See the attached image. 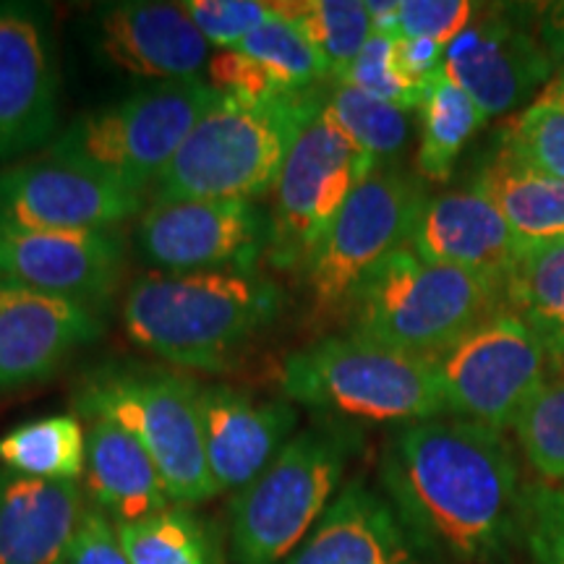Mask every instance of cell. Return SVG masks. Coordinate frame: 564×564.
I'll use <instances>...</instances> for the list:
<instances>
[{
  "instance_id": "cell-1",
  "label": "cell",
  "mask_w": 564,
  "mask_h": 564,
  "mask_svg": "<svg viewBox=\"0 0 564 564\" xmlns=\"http://www.w3.org/2000/svg\"><path fill=\"white\" fill-rule=\"evenodd\" d=\"M379 481L421 556L510 564L523 486L502 432L465 419L403 423L387 436Z\"/></svg>"
},
{
  "instance_id": "cell-2",
  "label": "cell",
  "mask_w": 564,
  "mask_h": 564,
  "mask_svg": "<svg viewBox=\"0 0 564 564\" xmlns=\"http://www.w3.org/2000/svg\"><path fill=\"white\" fill-rule=\"evenodd\" d=\"M282 306V288L259 270L150 274L126 293L123 327L160 361L225 371L278 322Z\"/></svg>"
},
{
  "instance_id": "cell-3",
  "label": "cell",
  "mask_w": 564,
  "mask_h": 564,
  "mask_svg": "<svg viewBox=\"0 0 564 564\" xmlns=\"http://www.w3.org/2000/svg\"><path fill=\"white\" fill-rule=\"evenodd\" d=\"M324 102L314 89L288 91L270 100L217 95L154 181V202H257L272 194L295 139Z\"/></svg>"
},
{
  "instance_id": "cell-4",
  "label": "cell",
  "mask_w": 564,
  "mask_h": 564,
  "mask_svg": "<svg viewBox=\"0 0 564 564\" xmlns=\"http://www.w3.org/2000/svg\"><path fill=\"white\" fill-rule=\"evenodd\" d=\"M199 382L186 373L144 364H105L74 392L87 421H108L144 444L173 505L194 507L217 497L204 449Z\"/></svg>"
},
{
  "instance_id": "cell-5",
  "label": "cell",
  "mask_w": 564,
  "mask_h": 564,
  "mask_svg": "<svg viewBox=\"0 0 564 564\" xmlns=\"http://www.w3.org/2000/svg\"><path fill=\"white\" fill-rule=\"evenodd\" d=\"M280 390L312 411L373 423H415L447 413L429 358L358 335L322 337L280 366Z\"/></svg>"
},
{
  "instance_id": "cell-6",
  "label": "cell",
  "mask_w": 564,
  "mask_h": 564,
  "mask_svg": "<svg viewBox=\"0 0 564 564\" xmlns=\"http://www.w3.org/2000/svg\"><path fill=\"white\" fill-rule=\"evenodd\" d=\"M502 291L455 267L398 249L345 303L348 333L432 361L497 312Z\"/></svg>"
},
{
  "instance_id": "cell-7",
  "label": "cell",
  "mask_w": 564,
  "mask_h": 564,
  "mask_svg": "<svg viewBox=\"0 0 564 564\" xmlns=\"http://www.w3.org/2000/svg\"><path fill=\"white\" fill-rule=\"evenodd\" d=\"M356 434L316 423L293 436L230 507L232 564H282L312 533L340 489Z\"/></svg>"
},
{
  "instance_id": "cell-8",
  "label": "cell",
  "mask_w": 564,
  "mask_h": 564,
  "mask_svg": "<svg viewBox=\"0 0 564 564\" xmlns=\"http://www.w3.org/2000/svg\"><path fill=\"white\" fill-rule=\"evenodd\" d=\"M217 100L207 79L162 82L70 121L45 154L144 194Z\"/></svg>"
},
{
  "instance_id": "cell-9",
  "label": "cell",
  "mask_w": 564,
  "mask_h": 564,
  "mask_svg": "<svg viewBox=\"0 0 564 564\" xmlns=\"http://www.w3.org/2000/svg\"><path fill=\"white\" fill-rule=\"evenodd\" d=\"M377 167L327 108L316 112L295 139L272 192L267 264L278 272H303L345 202Z\"/></svg>"
},
{
  "instance_id": "cell-10",
  "label": "cell",
  "mask_w": 564,
  "mask_h": 564,
  "mask_svg": "<svg viewBox=\"0 0 564 564\" xmlns=\"http://www.w3.org/2000/svg\"><path fill=\"white\" fill-rule=\"evenodd\" d=\"M426 199L421 178L390 165L352 192L301 272L316 314H343L356 288L390 253L411 246Z\"/></svg>"
},
{
  "instance_id": "cell-11",
  "label": "cell",
  "mask_w": 564,
  "mask_h": 564,
  "mask_svg": "<svg viewBox=\"0 0 564 564\" xmlns=\"http://www.w3.org/2000/svg\"><path fill=\"white\" fill-rule=\"evenodd\" d=\"M546 358L528 324L502 306L434 356L432 366L447 413L505 432L546 384Z\"/></svg>"
},
{
  "instance_id": "cell-12",
  "label": "cell",
  "mask_w": 564,
  "mask_h": 564,
  "mask_svg": "<svg viewBox=\"0 0 564 564\" xmlns=\"http://www.w3.org/2000/svg\"><path fill=\"white\" fill-rule=\"evenodd\" d=\"M270 220L257 202L162 199L139 215L133 249L158 274L257 272Z\"/></svg>"
},
{
  "instance_id": "cell-13",
  "label": "cell",
  "mask_w": 564,
  "mask_h": 564,
  "mask_svg": "<svg viewBox=\"0 0 564 564\" xmlns=\"http://www.w3.org/2000/svg\"><path fill=\"white\" fill-rule=\"evenodd\" d=\"M141 196L89 167L42 152L0 167V228L100 230L139 215Z\"/></svg>"
},
{
  "instance_id": "cell-14",
  "label": "cell",
  "mask_w": 564,
  "mask_h": 564,
  "mask_svg": "<svg viewBox=\"0 0 564 564\" xmlns=\"http://www.w3.org/2000/svg\"><path fill=\"white\" fill-rule=\"evenodd\" d=\"M554 58L525 24V13L505 6L476 11L444 51V74L478 105L486 118L507 116L531 100L554 74Z\"/></svg>"
},
{
  "instance_id": "cell-15",
  "label": "cell",
  "mask_w": 564,
  "mask_h": 564,
  "mask_svg": "<svg viewBox=\"0 0 564 564\" xmlns=\"http://www.w3.org/2000/svg\"><path fill=\"white\" fill-rule=\"evenodd\" d=\"M61 79L51 34L26 6H0V167L58 137Z\"/></svg>"
},
{
  "instance_id": "cell-16",
  "label": "cell",
  "mask_w": 564,
  "mask_h": 564,
  "mask_svg": "<svg viewBox=\"0 0 564 564\" xmlns=\"http://www.w3.org/2000/svg\"><path fill=\"white\" fill-rule=\"evenodd\" d=\"M126 241L118 228H0V285L102 306L121 285Z\"/></svg>"
},
{
  "instance_id": "cell-17",
  "label": "cell",
  "mask_w": 564,
  "mask_h": 564,
  "mask_svg": "<svg viewBox=\"0 0 564 564\" xmlns=\"http://www.w3.org/2000/svg\"><path fill=\"white\" fill-rule=\"evenodd\" d=\"M102 335L100 306L0 285V392L53 377Z\"/></svg>"
},
{
  "instance_id": "cell-18",
  "label": "cell",
  "mask_w": 564,
  "mask_h": 564,
  "mask_svg": "<svg viewBox=\"0 0 564 564\" xmlns=\"http://www.w3.org/2000/svg\"><path fill=\"white\" fill-rule=\"evenodd\" d=\"M202 429L217 491H243L293 440L299 411L291 400H257L228 384H202Z\"/></svg>"
},
{
  "instance_id": "cell-19",
  "label": "cell",
  "mask_w": 564,
  "mask_h": 564,
  "mask_svg": "<svg viewBox=\"0 0 564 564\" xmlns=\"http://www.w3.org/2000/svg\"><path fill=\"white\" fill-rule=\"evenodd\" d=\"M95 47L110 66L139 79H196L209 66V42L175 3H110L95 13Z\"/></svg>"
},
{
  "instance_id": "cell-20",
  "label": "cell",
  "mask_w": 564,
  "mask_h": 564,
  "mask_svg": "<svg viewBox=\"0 0 564 564\" xmlns=\"http://www.w3.org/2000/svg\"><path fill=\"white\" fill-rule=\"evenodd\" d=\"M411 249L423 262L465 270L502 293L520 262V246L510 225L474 183L429 196L415 223Z\"/></svg>"
},
{
  "instance_id": "cell-21",
  "label": "cell",
  "mask_w": 564,
  "mask_h": 564,
  "mask_svg": "<svg viewBox=\"0 0 564 564\" xmlns=\"http://www.w3.org/2000/svg\"><path fill=\"white\" fill-rule=\"evenodd\" d=\"M87 510L79 481L0 468V564H66Z\"/></svg>"
},
{
  "instance_id": "cell-22",
  "label": "cell",
  "mask_w": 564,
  "mask_h": 564,
  "mask_svg": "<svg viewBox=\"0 0 564 564\" xmlns=\"http://www.w3.org/2000/svg\"><path fill=\"white\" fill-rule=\"evenodd\" d=\"M282 564H426L384 494L345 484Z\"/></svg>"
},
{
  "instance_id": "cell-23",
  "label": "cell",
  "mask_w": 564,
  "mask_h": 564,
  "mask_svg": "<svg viewBox=\"0 0 564 564\" xmlns=\"http://www.w3.org/2000/svg\"><path fill=\"white\" fill-rule=\"evenodd\" d=\"M84 491L89 505L102 510L116 525L139 520L173 507L158 465L137 436L108 421H89Z\"/></svg>"
},
{
  "instance_id": "cell-24",
  "label": "cell",
  "mask_w": 564,
  "mask_h": 564,
  "mask_svg": "<svg viewBox=\"0 0 564 564\" xmlns=\"http://www.w3.org/2000/svg\"><path fill=\"white\" fill-rule=\"evenodd\" d=\"M474 186L502 212L520 253L564 241V181L533 171L499 147Z\"/></svg>"
},
{
  "instance_id": "cell-25",
  "label": "cell",
  "mask_w": 564,
  "mask_h": 564,
  "mask_svg": "<svg viewBox=\"0 0 564 564\" xmlns=\"http://www.w3.org/2000/svg\"><path fill=\"white\" fill-rule=\"evenodd\" d=\"M505 299L544 345L546 356L564 364V241L520 253Z\"/></svg>"
},
{
  "instance_id": "cell-26",
  "label": "cell",
  "mask_w": 564,
  "mask_h": 564,
  "mask_svg": "<svg viewBox=\"0 0 564 564\" xmlns=\"http://www.w3.org/2000/svg\"><path fill=\"white\" fill-rule=\"evenodd\" d=\"M486 116L457 84L444 74H434L421 100V144L415 167L426 181H447L457 154L481 129Z\"/></svg>"
},
{
  "instance_id": "cell-27",
  "label": "cell",
  "mask_w": 564,
  "mask_h": 564,
  "mask_svg": "<svg viewBox=\"0 0 564 564\" xmlns=\"http://www.w3.org/2000/svg\"><path fill=\"white\" fill-rule=\"evenodd\" d=\"M0 463L21 476L79 481L87 468V432L76 415L21 423L0 440Z\"/></svg>"
},
{
  "instance_id": "cell-28",
  "label": "cell",
  "mask_w": 564,
  "mask_h": 564,
  "mask_svg": "<svg viewBox=\"0 0 564 564\" xmlns=\"http://www.w3.org/2000/svg\"><path fill=\"white\" fill-rule=\"evenodd\" d=\"M118 535L131 564H220L215 528L181 505L118 525Z\"/></svg>"
},
{
  "instance_id": "cell-29",
  "label": "cell",
  "mask_w": 564,
  "mask_h": 564,
  "mask_svg": "<svg viewBox=\"0 0 564 564\" xmlns=\"http://www.w3.org/2000/svg\"><path fill=\"white\" fill-rule=\"evenodd\" d=\"M306 32L327 63V74L343 82L358 53L373 34L369 6L358 0H308V3H274Z\"/></svg>"
},
{
  "instance_id": "cell-30",
  "label": "cell",
  "mask_w": 564,
  "mask_h": 564,
  "mask_svg": "<svg viewBox=\"0 0 564 564\" xmlns=\"http://www.w3.org/2000/svg\"><path fill=\"white\" fill-rule=\"evenodd\" d=\"M278 11V6H274ZM232 51L257 61L285 91L314 89L316 82L327 79V63L306 32L285 13H274L267 24L249 34Z\"/></svg>"
},
{
  "instance_id": "cell-31",
  "label": "cell",
  "mask_w": 564,
  "mask_h": 564,
  "mask_svg": "<svg viewBox=\"0 0 564 564\" xmlns=\"http://www.w3.org/2000/svg\"><path fill=\"white\" fill-rule=\"evenodd\" d=\"M327 108L333 121L348 133V137L369 152L382 165L384 160L403 152L411 137V116L408 110L394 108L390 102L373 100L356 87L337 84V89L327 97Z\"/></svg>"
},
{
  "instance_id": "cell-32",
  "label": "cell",
  "mask_w": 564,
  "mask_h": 564,
  "mask_svg": "<svg viewBox=\"0 0 564 564\" xmlns=\"http://www.w3.org/2000/svg\"><path fill=\"white\" fill-rule=\"evenodd\" d=\"M512 429L541 481H564V379L541 387Z\"/></svg>"
},
{
  "instance_id": "cell-33",
  "label": "cell",
  "mask_w": 564,
  "mask_h": 564,
  "mask_svg": "<svg viewBox=\"0 0 564 564\" xmlns=\"http://www.w3.org/2000/svg\"><path fill=\"white\" fill-rule=\"evenodd\" d=\"M499 147L533 171L564 181V102L541 97L505 126Z\"/></svg>"
},
{
  "instance_id": "cell-34",
  "label": "cell",
  "mask_w": 564,
  "mask_h": 564,
  "mask_svg": "<svg viewBox=\"0 0 564 564\" xmlns=\"http://www.w3.org/2000/svg\"><path fill=\"white\" fill-rule=\"evenodd\" d=\"M394 51H398V40L390 34L373 32L340 84H348L373 100L390 102L394 108L411 112L421 108L423 89L400 70Z\"/></svg>"
},
{
  "instance_id": "cell-35",
  "label": "cell",
  "mask_w": 564,
  "mask_h": 564,
  "mask_svg": "<svg viewBox=\"0 0 564 564\" xmlns=\"http://www.w3.org/2000/svg\"><path fill=\"white\" fill-rule=\"evenodd\" d=\"M520 541L535 564H564V481L523 486Z\"/></svg>"
},
{
  "instance_id": "cell-36",
  "label": "cell",
  "mask_w": 564,
  "mask_h": 564,
  "mask_svg": "<svg viewBox=\"0 0 564 564\" xmlns=\"http://www.w3.org/2000/svg\"><path fill=\"white\" fill-rule=\"evenodd\" d=\"M181 6L202 37L223 51L241 45L249 34L278 13L274 3H262V0H186Z\"/></svg>"
},
{
  "instance_id": "cell-37",
  "label": "cell",
  "mask_w": 564,
  "mask_h": 564,
  "mask_svg": "<svg viewBox=\"0 0 564 564\" xmlns=\"http://www.w3.org/2000/svg\"><path fill=\"white\" fill-rule=\"evenodd\" d=\"M476 17L468 0H403L398 6V40H434L449 45Z\"/></svg>"
},
{
  "instance_id": "cell-38",
  "label": "cell",
  "mask_w": 564,
  "mask_h": 564,
  "mask_svg": "<svg viewBox=\"0 0 564 564\" xmlns=\"http://www.w3.org/2000/svg\"><path fill=\"white\" fill-rule=\"evenodd\" d=\"M209 87L217 95L238 97V100H270L288 95L267 70L238 51H220L209 58Z\"/></svg>"
},
{
  "instance_id": "cell-39",
  "label": "cell",
  "mask_w": 564,
  "mask_h": 564,
  "mask_svg": "<svg viewBox=\"0 0 564 564\" xmlns=\"http://www.w3.org/2000/svg\"><path fill=\"white\" fill-rule=\"evenodd\" d=\"M66 564H131L123 552L118 525L95 505H89L84 514Z\"/></svg>"
},
{
  "instance_id": "cell-40",
  "label": "cell",
  "mask_w": 564,
  "mask_h": 564,
  "mask_svg": "<svg viewBox=\"0 0 564 564\" xmlns=\"http://www.w3.org/2000/svg\"><path fill=\"white\" fill-rule=\"evenodd\" d=\"M444 51L447 45L434 40H398V66L413 84H419L421 89H426V84L434 79V74H440L444 68Z\"/></svg>"
},
{
  "instance_id": "cell-41",
  "label": "cell",
  "mask_w": 564,
  "mask_h": 564,
  "mask_svg": "<svg viewBox=\"0 0 564 564\" xmlns=\"http://www.w3.org/2000/svg\"><path fill=\"white\" fill-rule=\"evenodd\" d=\"M541 40L552 53L554 66L564 58V3H554L549 6V11L544 13V21L539 26Z\"/></svg>"
},
{
  "instance_id": "cell-42",
  "label": "cell",
  "mask_w": 564,
  "mask_h": 564,
  "mask_svg": "<svg viewBox=\"0 0 564 564\" xmlns=\"http://www.w3.org/2000/svg\"><path fill=\"white\" fill-rule=\"evenodd\" d=\"M544 97H549V100H560L564 102V58L556 63V76L552 82L546 84L544 89Z\"/></svg>"
}]
</instances>
